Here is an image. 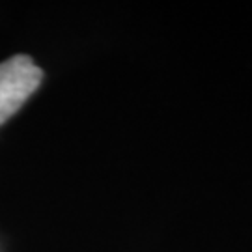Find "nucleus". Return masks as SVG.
<instances>
[{
	"label": "nucleus",
	"mask_w": 252,
	"mask_h": 252,
	"mask_svg": "<svg viewBox=\"0 0 252 252\" xmlns=\"http://www.w3.org/2000/svg\"><path fill=\"white\" fill-rule=\"evenodd\" d=\"M41 81L43 71L27 54L11 56L0 63V126L27 103Z\"/></svg>",
	"instance_id": "1"
}]
</instances>
